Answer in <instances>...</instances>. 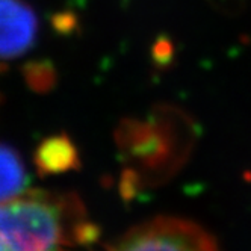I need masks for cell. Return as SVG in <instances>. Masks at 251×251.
Here are the masks:
<instances>
[{
	"mask_svg": "<svg viewBox=\"0 0 251 251\" xmlns=\"http://www.w3.org/2000/svg\"><path fill=\"white\" fill-rule=\"evenodd\" d=\"M99 238L76 194L32 191L0 201V250H50Z\"/></svg>",
	"mask_w": 251,
	"mask_h": 251,
	"instance_id": "obj_1",
	"label": "cell"
},
{
	"mask_svg": "<svg viewBox=\"0 0 251 251\" xmlns=\"http://www.w3.org/2000/svg\"><path fill=\"white\" fill-rule=\"evenodd\" d=\"M109 247L136 251H206L217 250L218 244L206 228L194 221L174 217H157L132 227Z\"/></svg>",
	"mask_w": 251,
	"mask_h": 251,
	"instance_id": "obj_2",
	"label": "cell"
},
{
	"mask_svg": "<svg viewBox=\"0 0 251 251\" xmlns=\"http://www.w3.org/2000/svg\"><path fill=\"white\" fill-rule=\"evenodd\" d=\"M38 20L25 0H0V59L19 58L37 40Z\"/></svg>",
	"mask_w": 251,
	"mask_h": 251,
	"instance_id": "obj_3",
	"label": "cell"
},
{
	"mask_svg": "<svg viewBox=\"0 0 251 251\" xmlns=\"http://www.w3.org/2000/svg\"><path fill=\"white\" fill-rule=\"evenodd\" d=\"M27 182V171L19 153L0 144V201L22 194Z\"/></svg>",
	"mask_w": 251,
	"mask_h": 251,
	"instance_id": "obj_4",
	"label": "cell"
},
{
	"mask_svg": "<svg viewBox=\"0 0 251 251\" xmlns=\"http://www.w3.org/2000/svg\"><path fill=\"white\" fill-rule=\"evenodd\" d=\"M76 150L65 136H55L43 142L37 153V164L46 173H61L76 165Z\"/></svg>",
	"mask_w": 251,
	"mask_h": 251,
	"instance_id": "obj_5",
	"label": "cell"
}]
</instances>
